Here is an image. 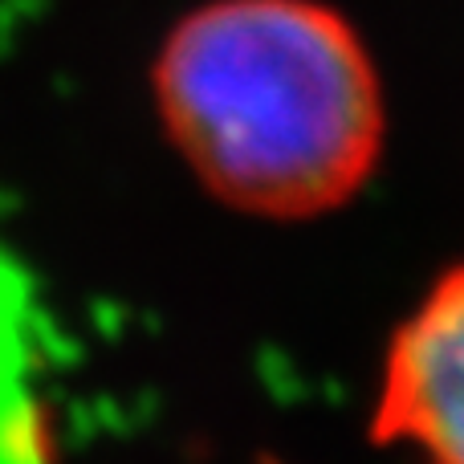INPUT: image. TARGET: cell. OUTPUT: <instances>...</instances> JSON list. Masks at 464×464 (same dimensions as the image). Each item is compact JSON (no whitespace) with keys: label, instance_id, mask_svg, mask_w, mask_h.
Instances as JSON below:
<instances>
[{"label":"cell","instance_id":"obj_1","mask_svg":"<svg viewBox=\"0 0 464 464\" xmlns=\"http://www.w3.org/2000/svg\"><path fill=\"white\" fill-rule=\"evenodd\" d=\"M151 86L196 179L248 217L343 208L383 155V78L330 0H208L171 24Z\"/></svg>","mask_w":464,"mask_h":464},{"label":"cell","instance_id":"obj_2","mask_svg":"<svg viewBox=\"0 0 464 464\" xmlns=\"http://www.w3.org/2000/svg\"><path fill=\"white\" fill-rule=\"evenodd\" d=\"M371 436L416 452L420 464H464V265L395 330Z\"/></svg>","mask_w":464,"mask_h":464},{"label":"cell","instance_id":"obj_3","mask_svg":"<svg viewBox=\"0 0 464 464\" xmlns=\"http://www.w3.org/2000/svg\"><path fill=\"white\" fill-rule=\"evenodd\" d=\"M41 416L29 383V338H24L21 289L0 273V464L41 460Z\"/></svg>","mask_w":464,"mask_h":464},{"label":"cell","instance_id":"obj_4","mask_svg":"<svg viewBox=\"0 0 464 464\" xmlns=\"http://www.w3.org/2000/svg\"><path fill=\"white\" fill-rule=\"evenodd\" d=\"M265 464H273V460H265Z\"/></svg>","mask_w":464,"mask_h":464}]
</instances>
